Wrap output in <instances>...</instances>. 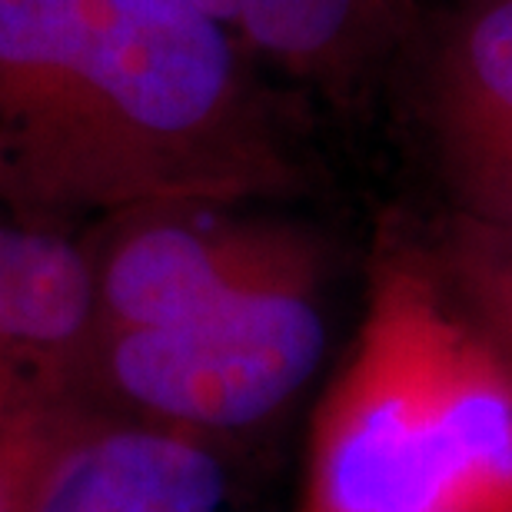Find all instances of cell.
<instances>
[{"label": "cell", "instance_id": "6da1fadb", "mask_svg": "<svg viewBox=\"0 0 512 512\" xmlns=\"http://www.w3.org/2000/svg\"><path fill=\"white\" fill-rule=\"evenodd\" d=\"M296 512H512V366L419 243H383Z\"/></svg>", "mask_w": 512, "mask_h": 512}, {"label": "cell", "instance_id": "7a4b0ae2", "mask_svg": "<svg viewBox=\"0 0 512 512\" xmlns=\"http://www.w3.org/2000/svg\"><path fill=\"white\" fill-rule=\"evenodd\" d=\"M87 227L170 203L266 207L303 170L263 70L197 0H70Z\"/></svg>", "mask_w": 512, "mask_h": 512}, {"label": "cell", "instance_id": "3957f363", "mask_svg": "<svg viewBox=\"0 0 512 512\" xmlns=\"http://www.w3.org/2000/svg\"><path fill=\"white\" fill-rule=\"evenodd\" d=\"M326 346L323 286L237 296L173 323L94 333L80 403L227 446L300 399Z\"/></svg>", "mask_w": 512, "mask_h": 512}, {"label": "cell", "instance_id": "277c9868", "mask_svg": "<svg viewBox=\"0 0 512 512\" xmlns=\"http://www.w3.org/2000/svg\"><path fill=\"white\" fill-rule=\"evenodd\" d=\"M94 333L140 330L237 296L326 286V247L310 227L263 207L170 203L90 227Z\"/></svg>", "mask_w": 512, "mask_h": 512}, {"label": "cell", "instance_id": "5b68a950", "mask_svg": "<svg viewBox=\"0 0 512 512\" xmlns=\"http://www.w3.org/2000/svg\"><path fill=\"white\" fill-rule=\"evenodd\" d=\"M20 512H253L227 446L74 406L17 439Z\"/></svg>", "mask_w": 512, "mask_h": 512}, {"label": "cell", "instance_id": "8992f818", "mask_svg": "<svg viewBox=\"0 0 512 512\" xmlns=\"http://www.w3.org/2000/svg\"><path fill=\"white\" fill-rule=\"evenodd\" d=\"M97 323L90 230L0 210V449L80 403Z\"/></svg>", "mask_w": 512, "mask_h": 512}, {"label": "cell", "instance_id": "52a82bcc", "mask_svg": "<svg viewBox=\"0 0 512 512\" xmlns=\"http://www.w3.org/2000/svg\"><path fill=\"white\" fill-rule=\"evenodd\" d=\"M419 114L453 213L512 233V0H459L426 44Z\"/></svg>", "mask_w": 512, "mask_h": 512}, {"label": "cell", "instance_id": "ba28073f", "mask_svg": "<svg viewBox=\"0 0 512 512\" xmlns=\"http://www.w3.org/2000/svg\"><path fill=\"white\" fill-rule=\"evenodd\" d=\"M0 210L90 230L77 203L70 0H0Z\"/></svg>", "mask_w": 512, "mask_h": 512}, {"label": "cell", "instance_id": "9c48e42d", "mask_svg": "<svg viewBox=\"0 0 512 512\" xmlns=\"http://www.w3.org/2000/svg\"><path fill=\"white\" fill-rule=\"evenodd\" d=\"M260 67L346 94L416 27V0H197Z\"/></svg>", "mask_w": 512, "mask_h": 512}, {"label": "cell", "instance_id": "30bf717a", "mask_svg": "<svg viewBox=\"0 0 512 512\" xmlns=\"http://www.w3.org/2000/svg\"><path fill=\"white\" fill-rule=\"evenodd\" d=\"M423 250L453 300L512 366V233L449 213Z\"/></svg>", "mask_w": 512, "mask_h": 512}, {"label": "cell", "instance_id": "8fae6325", "mask_svg": "<svg viewBox=\"0 0 512 512\" xmlns=\"http://www.w3.org/2000/svg\"><path fill=\"white\" fill-rule=\"evenodd\" d=\"M0 512H20V449H0Z\"/></svg>", "mask_w": 512, "mask_h": 512}]
</instances>
